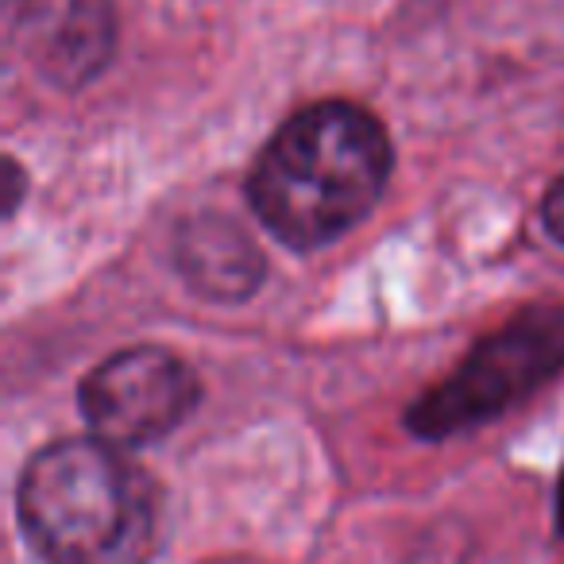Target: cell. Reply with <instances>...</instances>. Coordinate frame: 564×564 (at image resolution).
I'll list each match as a JSON object with an SVG mask.
<instances>
[{
    "mask_svg": "<svg viewBox=\"0 0 564 564\" xmlns=\"http://www.w3.org/2000/svg\"><path fill=\"white\" fill-rule=\"evenodd\" d=\"M394 166L387 128L356 101L306 105L259 151L248 202L291 251H317L379 205Z\"/></svg>",
    "mask_w": 564,
    "mask_h": 564,
    "instance_id": "6da1fadb",
    "label": "cell"
},
{
    "mask_svg": "<svg viewBox=\"0 0 564 564\" xmlns=\"http://www.w3.org/2000/svg\"><path fill=\"white\" fill-rule=\"evenodd\" d=\"M17 514L43 564H148L155 549L148 479L101 437L43 445L20 471Z\"/></svg>",
    "mask_w": 564,
    "mask_h": 564,
    "instance_id": "7a4b0ae2",
    "label": "cell"
},
{
    "mask_svg": "<svg viewBox=\"0 0 564 564\" xmlns=\"http://www.w3.org/2000/svg\"><path fill=\"white\" fill-rule=\"evenodd\" d=\"M564 371V306H525L507 325L487 333L437 387L417 394L406 430L417 441H448L495 422L538 394Z\"/></svg>",
    "mask_w": 564,
    "mask_h": 564,
    "instance_id": "3957f363",
    "label": "cell"
},
{
    "mask_svg": "<svg viewBox=\"0 0 564 564\" xmlns=\"http://www.w3.org/2000/svg\"><path fill=\"white\" fill-rule=\"evenodd\" d=\"M202 399L194 368L171 348H120L82 379V414L94 437L117 448H148L171 437Z\"/></svg>",
    "mask_w": 564,
    "mask_h": 564,
    "instance_id": "277c9868",
    "label": "cell"
},
{
    "mask_svg": "<svg viewBox=\"0 0 564 564\" xmlns=\"http://www.w3.org/2000/svg\"><path fill=\"white\" fill-rule=\"evenodd\" d=\"M12 47L43 82L74 94L117 55L112 0H12Z\"/></svg>",
    "mask_w": 564,
    "mask_h": 564,
    "instance_id": "5b68a950",
    "label": "cell"
},
{
    "mask_svg": "<svg viewBox=\"0 0 564 564\" xmlns=\"http://www.w3.org/2000/svg\"><path fill=\"white\" fill-rule=\"evenodd\" d=\"M174 271L189 291L217 306H240L263 286L267 259L236 220L194 213L174 232Z\"/></svg>",
    "mask_w": 564,
    "mask_h": 564,
    "instance_id": "8992f818",
    "label": "cell"
},
{
    "mask_svg": "<svg viewBox=\"0 0 564 564\" xmlns=\"http://www.w3.org/2000/svg\"><path fill=\"white\" fill-rule=\"evenodd\" d=\"M541 220H545V232L564 248V174L549 186L545 202H541Z\"/></svg>",
    "mask_w": 564,
    "mask_h": 564,
    "instance_id": "52a82bcc",
    "label": "cell"
},
{
    "mask_svg": "<svg viewBox=\"0 0 564 564\" xmlns=\"http://www.w3.org/2000/svg\"><path fill=\"white\" fill-rule=\"evenodd\" d=\"M4 174H9V202H4V213H17L20 205V194H24V171H20L17 159H4Z\"/></svg>",
    "mask_w": 564,
    "mask_h": 564,
    "instance_id": "ba28073f",
    "label": "cell"
},
{
    "mask_svg": "<svg viewBox=\"0 0 564 564\" xmlns=\"http://www.w3.org/2000/svg\"><path fill=\"white\" fill-rule=\"evenodd\" d=\"M556 525H561V533H564V484H561V491H556Z\"/></svg>",
    "mask_w": 564,
    "mask_h": 564,
    "instance_id": "9c48e42d",
    "label": "cell"
}]
</instances>
